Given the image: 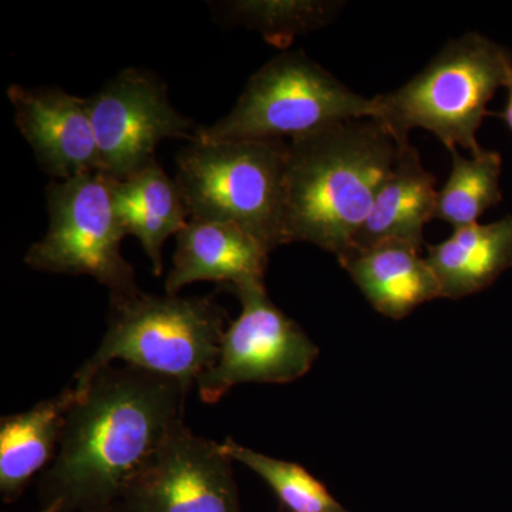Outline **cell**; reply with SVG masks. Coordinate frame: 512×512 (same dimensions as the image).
<instances>
[{"mask_svg": "<svg viewBox=\"0 0 512 512\" xmlns=\"http://www.w3.org/2000/svg\"><path fill=\"white\" fill-rule=\"evenodd\" d=\"M284 140L191 141L177 154V181L191 220L247 229L269 249L284 245Z\"/></svg>", "mask_w": 512, "mask_h": 512, "instance_id": "cell-5", "label": "cell"}, {"mask_svg": "<svg viewBox=\"0 0 512 512\" xmlns=\"http://www.w3.org/2000/svg\"><path fill=\"white\" fill-rule=\"evenodd\" d=\"M375 116L376 97L352 92L298 50L275 56L252 74L231 113L198 128L195 140H295Z\"/></svg>", "mask_w": 512, "mask_h": 512, "instance_id": "cell-6", "label": "cell"}, {"mask_svg": "<svg viewBox=\"0 0 512 512\" xmlns=\"http://www.w3.org/2000/svg\"><path fill=\"white\" fill-rule=\"evenodd\" d=\"M113 192L117 214L127 235L140 241L150 258L153 274L160 276L165 241L183 231L190 215L177 181L153 161L136 174L114 181Z\"/></svg>", "mask_w": 512, "mask_h": 512, "instance_id": "cell-17", "label": "cell"}, {"mask_svg": "<svg viewBox=\"0 0 512 512\" xmlns=\"http://www.w3.org/2000/svg\"><path fill=\"white\" fill-rule=\"evenodd\" d=\"M39 512H63L62 504L53 503L47 505V507H43Z\"/></svg>", "mask_w": 512, "mask_h": 512, "instance_id": "cell-22", "label": "cell"}, {"mask_svg": "<svg viewBox=\"0 0 512 512\" xmlns=\"http://www.w3.org/2000/svg\"><path fill=\"white\" fill-rule=\"evenodd\" d=\"M420 251L409 242L390 239L349 248L338 261L377 312L403 319L417 306L441 298L439 282Z\"/></svg>", "mask_w": 512, "mask_h": 512, "instance_id": "cell-13", "label": "cell"}, {"mask_svg": "<svg viewBox=\"0 0 512 512\" xmlns=\"http://www.w3.org/2000/svg\"><path fill=\"white\" fill-rule=\"evenodd\" d=\"M402 146L373 119L343 121L291 140L284 245L309 242L339 258L366 221Z\"/></svg>", "mask_w": 512, "mask_h": 512, "instance_id": "cell-2", "label": "cell"}, {"mask_svg": "<svg viewBox=\"0 0 512 512\" xmlns=\"http://www.w3.org/2000/svg\"><path fill=\"white\" fill-rule=\"evenodd\" d=\"M450 153L453 167L446 185L437 194L434 218L458 229L478 224L484 212L503 200L500 188L503 158L497 151L488 150L473 158L460 156L457 148Z\"/></svg>", "mask_w": 512, "mask_h": 512, "instance_id": "cell-18", "label": "cell"}, {"mask_svg": "<svg viewBox=\"0 0 512 512\" xmlns=\"http://www.w3.org/2000/svg\"><path fill=\"white\" fill-rule=\"evenodd\" d=\"M436 181L434 174L421 164L416 148L409 143L400 147L389 177L377 192L372 210L349 248L399 239L421 249L424 225L433 220L436 211Z\"/></svg>", "mask_w": 512, "mask_h": 512, "instance_id": "cell-14", "label": "cell"}, {"mask_svg": "<svg viewBox=\"0 0 512 512\" xmlns=\"http://www.w3.org/2000/svg\"><path fill=\"white\" fill-rule=\"evenodd\" d=\"M190 390L130 365L93 377L67 412L59 450L39 477L42 508L97 512L119 504L128 484L184 423Z\"/></svg>", "mask_w": 512, "mask_h": 512, "instance_id": "cell-1", "label": "cell"}, {"mask_svg": "<svg viewBox=\"0 0 512 512\" xmlns=\"http://www.w3.org/2000/svg\"><path fill=\"white\" fill-rule=\"evenodd\" d=\"M97 512H124V511L121 510L120 507H117V505H114V507L107 508V510L97 511Z\"/></svg>", "mask_w": 512, "mask_h": 512, "instance_id": "cell-23", "label": "cell"}, {"mask_svg": "<svg viewBox=\"0 0 512 512\" xmlns=\"http://www.w3.org/2000/svg\"><path fill=\"white\" fill-rule=\"evenodd\" d=\"M89 104L99 147V173L114 181L156 161L154 154L161 141H194L197 134L194 123L174 109L167 86L146 70H121Z\"/></svg>", "mask_w": 512, "mask_h": 512, "instance_id": "cell-9", "label": "cell"}, {"mask_svg": "<svg viewBox=\"0 0 512 512\" xmlns=\"http://www.w3.org/2000/svg\"><path fill=\"white\" fill-rule=\"evenodd\" d=\"M76 400L69 386L23 413L0 420V494L5 503L18 500L30 481L55 460L67 412Z\"/></svg>", "mask_w": 512, "mask_h": 512, "instance_id": "cell-15", "label": "cell"}, {"mask_svg": "<svg viewBox=\"0 0 512 512\" xmlns=\"http://www.w3.org/2000/svg\"><path fill=\"white\" fill-rule=\"evenodd\" d=\"M114 181L89 173L47 185L49 228L30 247L26 265L49 274L89 275L110 295L137 291L133 266L121 255L127 232L114 204Z\"/></svg>", "mask_w": 512, "mask_h": 512, "instance_id": "cell-7", "label": "cell"}, {"mask_svg": "<svg viewBox=\"0 0 512 512\" xmlns=\"http://www.w3.org/2000/svg\"><path fill=\"white\" fill-rule=\"evenodd\" d=\"M8 97L15 121L37 163L57 181L99 173L100 156L89 99L59 87L12 84Z\"/></svg>", "mask_w": 512, "mask_h": 512, "instance_id": "cell-11", "label": "cell"}, {"mask_svg": "<svg viewBox=\"0 0 512 512\" xmlns=\"http://www.w3.org/2000/svg\"><path fill=\"white\" fill-rule=\"evenodd\" d=\"M441 298L460 299L483 291L512 266V215L487 225H468L426 256Z\"/></svg>", "mask_w": 512, "mask_h": 512, "instance_id": "cell-16", "label": "cell"}, {"mask_svg": "<svg viewBox=\"0 0 512 512\" xmlns=\"http://www.w3.org/2000/svg\"><path fill=\"white\" fill-rule=\"evenodd\" d=\"M220 444L232 461L258 474L289 512H350L329 493L325 484L299 464L265 456L232 439Z\"/></svg>", "mask_w": 512, "mask_h": 512, "instance_id": "cell-19", "label": "cell"}, {"mask_svg": "<svg viewBox=\"0 0 512 512\" xmlns=\"http://www.w3.org/2000/svg\"><path fill=\"white\" fill-rule=\"evenodd\" d=\"M173 269L165 281L168 295L195 282H215L220 288L264 284L271 249L237 224L191 220L177 235Z\"/></svg>", "mask_w": 512, "mask_h": 512, "instance_id": "cell-12", "label": "cell"}, {"mask_svg": "<svg viewBox=\"0 0 512 512\" xmlns=\"http://www.w3.org/2000/svg\"><path fill=\"white\" fill-rule=\"evenodd\" d=\"M232 460L181 423L117 504L124 512H241Z\"/></svg>", "mask_w": 512, "mask_h": 512, "instance_id": "cell-10", "label": "cell"}, {"mask_svg": "<svg viewBox=\"0 0 512 512\" xmlns=\"http://www.w3.org/2000/svg\"><path fill=\"white\" fill-rule=\"evenodd\" d=\"M504 87H507L508 90V101L503 113L498 114V117L503 119L512 133V53L510 50H508L507 57H505Z\"/></svg>", "mask_w": 512, "mask_h": 512, "instance_id": "cell-21", "label": "cell"}, {"mask_svg": "<svg viewBox=\"0 0 512 512\" xmlns=\"http://www.w3.org/2000/svg\"><path fill=\"white\" fill-rule=\"evenodd\" d=\"M508 50L493 40L467 35L450 40L439 55L400 89L376 97V121L399 144H407L413 128L430 131L448 148L461 147L473 156L483 148L477 131L487 104L504 87Z\"/></svg>", "mask_w": 512, "mask_h": 512, "instance_id": "cell-4", "label": "cell"}, {"mask_svg": "<svg viewBox=\"0 0 512 512\" xmlns=\"http://www.w3.org/2000/svg\"><path fill=\"white\" fill-rule=\"evenodd\" d=\"M241 313L222 336L220 353L197 380L202 402H220L238 384L292 383L311 370L319 348L269 299L265 284L229 289Z\"/></svg>", "mask_w": 512, "mask_h": 512, "instance_id": "cell-8", "label": "cell"}, {"mask_svg": "<svg viewBox=\"0 0 512 512\" xmlns=\"http://www.w3.org/2000/svg\"><path fill=\"white\" fill-rule=\"evenodd\" d=\"M227 18L258 30L266 42L286 49L298 35L328 25L338 3L313 0H241L224 3Z\"/></svg>", "mask_w": 512, "mask_h": 512, "instance_id": "cell-20", "label": "cell"}, {"mask_svg": "<svg viewBox=\"0 0 512 512\" xmlns=\"http://www.w3.org/2000/svg\"><path fill=\"white\" fill-rule=\"evenodd\" d=\"M228 312L214 296L110 295L103 340L72 384L80 394L104 367L124 365L178 380L191 389L220 353Z\"/></svg>", "mask_w": 512, "mask_h": 512, "instance_id": "cell-3", "label": "cell"}]
</instances>
